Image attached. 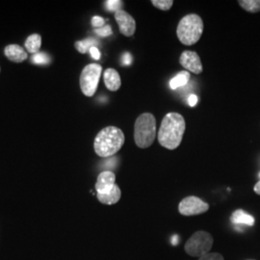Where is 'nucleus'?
<instances>
[{
    "instance_id": "4",
    "label": "nucleus",
    "mask_w": 260,
    "mask_h": 260,
    "mask_svg": "<svg viewBox=\"0 0 260 260\" xmlns=\"http://www.w3.org/2000/svg\"><path fill=\"white\" fill-rule=\"evenodd\" d=\"M156 137V121L151 113H144L134 124V140L141 149L150 147Z\"/></svg>"
},
{
    "instance_id": "1",
    "label": "nucleus",
    "mask_w": 260,
    "mask_h": 260,
    "mask_svg": "<svg viewBox=\"0 0 260 260\" xmlns=\"http://www.w3.org/2000/svg\"><path fill=\"white\" fill-rule=\"evenodd\" d=\"M186 123L182 115L171 112L163 118L157 138L159 144L171 150L177 149L185 132Z\"/></svg>"
},
{
    "instance_id": "17",
    "label": "nucleus",
    "mask_w": 260,
    "mask_h": 260,
    "mask_svg": "<svg viewBox=\"0 0 260 260\" xmlns=\"http://www.w3.org/2000/svg\"><path fill=\"white\" fill-rule=\"evenodd\" d=\"M98 46H99V42L93 38H89L84 41H79V42L75 43L76 49L78 50V52H80L82 54L89 51L92 47H98Z\"/></svg>"
},
{
    "instance_id": "13",
    "label": "nucleus",
    "mask_w": 260,
    "mask_h": 260,
    "mask_svg": "<svg viewBox=\"0 0 260 260\" xmlns=\"http://www.w3.org/2000/svg\"><path fill=\"white\" fill-rule=\"evenodd\" d=\"M121 197V189L119 186H114V188L112 189L111 191L108 194H98V199L99 201L103 204V205H112L117 204Z\"/></svg>"
},
{
    "instance_id": "8",
    "label": "nucleus",
    "mask_w": 260,
    "mask_h": 260,
    "mask_svg": "<svg viewBox=\"0 0 260 260\" xmlns=\"http://www.w3.org/2000/svg\"><path fill=\"white\" fill-rule=\"evenodd\" d=\"M179 63L183 68H185L187 72H191L196 75H200L204 71L201 58L195 51H183L179 57Z\"/></svg>"
},
{
    "instance_id": "10",
    "label": "nucleus",
    "mask_w": 260,
    "mask_h": 260,
    "mask_svg": "<svg viewBox=\"0 0 260 260\" xmlns=\"http://www.w3.org/2000/svg\"><path fill=\"white\" fill-rule=\"evenodd\" d=\"M116 185V176L111 171H103L95 183V190L98 194H108L114 186Z\"/></svg>"
},
{
    "instance_id": "27",
    "label": "nucleus",
    "mask_w": 260,
    "mask_h": 260,
    "mask_svg": "<svg viewBox=\"0 0 260 260\" xmlns=\"http://www.w3.org/2000/svg\"><path fill=\"white\" fill-rule=\"evenodd\" d=\"M122 62H123V64H124V65H131V63H132V56L130 55V53H128V52L124 53Z\"/></svg>"
},
{
    "instance_id": "11",
    "label": "nucleus",
    "mask_w": 260,
    "mask_h": 260,
    "mask_svg": "<svg viewBox=\"0 0 260 260\" xmlns=\"http://www.w3.org/2000/svg\"><path fill=\"white\" fill-rule=\"evenodd\" d=\"M103 79L107 89L112 92H116L121 88V77L119 73L114 69H107L104 72Z\"/></svg>"
},
{
    "instance_id": "24",
    "label": "nucleus",
    "mask_w": 260,
    "mask_h": 260,
    "mask_svg": "<svg viewBox=\"0 0 260 260\" xmlns=\"http://www.w3.org/2000/svg\"><path fill=\"white\" fill-rule=\"evenodd\" d=\"M104 23H105V20L101 17L95 16L92 19V24L93 27L102 28L104 25Z\"/></svg>"
},
{
    "instance_id": "9",
    "label": "nucleus",
    "mask_w": 260,
    "mask_h": 260,
    "mask_svg": "<svg viewBox=\"0 0 260 260\" xmlns=\"http://www.w3.org/2000/svg\"><path fill=\"white\" fill-rule=\"evenodd\" d=\"M115 19L119 25V29L122 35L125 37H131L136 31V21L124 11H118L115 13Z\"/></svg>"
},
{
    "instance_id": "25",
    "label": "nucleus",
    "mask_w": 260,
    "mask_h": 260,
    "mask_svg": "<svg viewBox=\"0 0 260 260\" xmlns=\"http://www.w3.org/2000/svg\"><path fill=\"white\" fill-rule=\"evenodd\" d=\"M90 54L93 57V59L95 60H99L101 58V51L99 50V48L96 47H93L89 50Z\"/></svg>"
},
{
    "instance_id": "6",
    "label": "nucleus",
    "mask_w": 260,
    "mask_h": 260,
    "mask_svg": "<svg viewBox=\"0 0 260 260\" xmlns=\"http://www.w3.org/2000/svg\"><path fill=\"white\" fill-rule=\"evenodd\" d=\"M103 68L99 64L86 66L81 73L79 83L82 93L86 96H93L96 92Z\"/></svg>"
},
{
    "instance_id": "23",
    "label": "nucleus",
    "mask_w": 260,
    "mask_h": 260,
    "mask_svg": "<svg viewBox=\"0 0 260 260\" xmlns=\"http://www.w3.org/2000/svg\"><path fill=\"white\" fill-rule=\"evenodd\" d=\"M199 260H224L223 255L217 252H209L204 256L200 257Z\"/></svg>"
},
{
    "instance_id": "22",
    "label": "nucleus",
    "mask_w": 260,
    "mask_h": 260,
    "mask_svg": "<svg viewBox=\"0 0 260 260\" xmlns=\"http://www.w3.org/2000/svg\"><path fill=\"white\" fill-rule=\"evenodd\" d=\"M94 33L101 37H108L112 35V28L110 25H106L102 28H96L94 30Z\"/></svg>"
},
{
    "instance_id": "14",
    "label": "nucleus",
    "mask_w": 260,
    "mask_h": 260,
    "mask_svg": "<svg viewBox=\"0 0 260 260\" xmlns=\"http://www.w3.org/2000/svg\"><path fill=\"white\" fill-rule=\"evenodd\" d=\"M231 220H232V223L235 224H245L249 226H252L255 222L254 218L251 215L245 212L242 209L235 210L231 217Z\"/></svg>"
},
{
    "instance_id": "5",
    "label": "nucleus",
    "mask_w": 260,
    "mask_h": 260,
    "mask_svg": "<svg viewBox=\"0 0 260 260\" xmlns=\"http://www.w3.org/2000/svg\"><path fill=\"white\" fill-rule=\"evenodd\" d=\"M213 246V237L206 232H197L186 242L185 251L191 256L202 257L209 253Z\"/></svg>"
},
{
    "instance_id": "26",
    "label": "nucleus",
    "mask_w": 260,
    "mask_h": 260,
    "mask_svg": "<svg viewBox=\"0 0 260 260\" xmlns=\"http://www.w3.org/2000/svg\"><path fill=\"white\" fill-rule=\"evenodd\" d=\"M188 103L191 107H194L197 105L198 103V96L196 94H191L189 98H188Z\"/></svg>"
},
{
    "instance_id": "19",
    "label": "nucleus",
    "mask_w": 260,
    "mask_h": 260,
    "mask_svg": "<svg viewBox=\"0 0 260 260\" xmlns=\"http://www.w3.org/2000/svg\"><path fill=\"white\" fill-rule=\"evenodd\" d=\"M31 61L36 65H48L51 62V58L45 52H38L31 57Z\"/></svg>"
},
{
    "instance_id": "7",
    "label": "nucleus",
    "mask_w": 260,
    "mask_h": 260,
    "mask_svg": "<svg viewBox=\"0 0 260 260\" xmlns=\"http://www.w3.org/2000/svg\"><path fill=\"white\" fill-rule=\"evenodd\" d=\"M208 209L209 205L195 196L186 197L178 205V211L183 216L200 215L205 213Z\"/></svg>"
},
{
    "instance_id": "21",
    "label": "nucleus",
    "mask_w": 260,
    "mask_h": 260,
    "mask_svg": "<svg viewBox=\"0 0 260 260\" xmlns=\"http://www.w3.org/2000/svg\"><path fill=\"white\" fill-rule=\"evenodd\" d=\"M106 8L109 10L110 12H118L121 11V6H122V1L120 0H108L105 2Z\"/></svg>"
},
{
    "instance_id": "28",
    "label": "nucleus",
    "mask_w": 260,
    "mask_h": 260,
    "mask_svg": "<svg viewBox=\"0 0 260 260\" xmlns=\"http://www.w3.org/2000/svg\"><path fill=\"white\" fill-rule=\"evenodd\" d=\"M253 190H254V192H255L257 195H260V181H258V182L254 185Z\"/></svg>"
},
{
    "instance_id": "2",
    "label": "nucleus",
    "mask_w": 260,
    "mask_h": 260,
    "mask_svg": "<svg viewBox=\"0 0 260 260\" xmlns=\"http://www.w3.org/2000/svg\"><path fill=\"white\" fill-rule=\"evenodd\" d=\"M124 141V134L119 127H104L99 132L94 139V151L101 157H111L122 148Z\"/></svg>"
},
{
    "instance_id": "12",
    "label": "nucleus",
    "mask_w": 260,
    "mask_h": 260,
    "mask_svg": "<svg viewBox=\"0 0 260 260\" xmlns=\"http://www.w3.org/2000/svg\"><path fill=\"white\" fill-rule=\"evenodd\" d=\"M5 55L10 61L15 63H21L28 58L27 52L19 47V45H9L5 47Z\"/></svg>"
},
{
    "instance_id": "18",
    "label": "nucleus",
    "mask_w": 260,
    "mask_h": 260,
    "mask_svg": "<svg viewBox=\"0 0 260 260\" xmlns=\"http://www.w3.org/2000/svg\"><path fill=\"white\" fill-rule=\"evenodd\" d=\"M239 5L243 9L250 13L260 12V0H240L238 1Z\"/></svg>"
},
{
    "instance_id": "16",
    "label": "nucleus",
    "mask_w": 260,
    "mask_h": 260,
    "mask_svg": "<svg viewBox=\"0 0 260 260\" xmlns=\"http://www.w3.org/2000/svg\"><path fill=\"white\" fill-rule=\"evenodd\" d=\"M189 79H190V74H189V72H187V71L180 72V73L177 74L174 78L171 79V81H170V87H171V89L176 90L177 88L182 87V86H184V85L188 83Z\"/></svg>"
},
{
    "instance_id": "3",
    "label": "nucleus",
    "mask_w": 260,
    "mask_h": 260,
    "mask_svg": "<svg viewBox=\"0 0 260 260\" xmlns=\"http://www.w3.org/2000/svg\"><path fill=\"white\" fill-rule=\"evenodd\" d=\"M204 32V21L196 14H189L180 19L177 28V36L184 46L197 44Z\"/></svg>"
},
{
    "instance_id": "20",
    "label": "nucleus",
    "mask_w": 260,
    "mask_h": 260,
    "mask_svg": "<svg viewBox=\"0 0 260 260\" xmlns=\"http://www.w3.org/2000/svg\"><path fill=\"white\" fill-rule=\"evenodd\" d=\"M151 4L157 9L169 11L173 7L174 1L173 0H152Z\"/></svg>"
},
{
    "instance_id": "15",
    "label": "nucleus",
    "mask_w": 260,
    "mask_h": 260,
    "mask_svg": "<svg viewBox=\"0 0 260 260\" xmlns=\"http://www.w3.org/2000/svg\"><path fill=\"white\" fill-rule=\"evenodd\" d=\"M41 46H42V38L39 34L30 35L25 42V47L28 52L32 53L33 55L39 52Z\"/></svg>"
}]
</instances>
